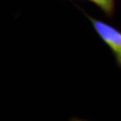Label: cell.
<instances>
[{
  "label": "cell",
  "instance_id": "7a4b0ae2",
  "mask_svg": "<svg viewBox=\"0 0 121 121\" xmlns=\"http://www.w3.org/2000/svg\"><path fill=\"white\" fill-rule=\"evenodd\" d=\"M95 4L106 16L112 18L115 14L116 0H89Z\"/></svg>",
  "mask_w": 121,
  "mask_h": 121
},
{
  "label": "cell",
  "instance_id": "6da1fadb",
  "mask_svg": "<svg viewBox=\"0 0 121 121\" xmlns=\"http://www.w3.org/2000/svg\"><path fill=\"white\" fill-rule=\"evenodd\" d=\"M75 6L88 18V20L91 22L94 30H95L96 35L109 48L112 55L114 56L117 67L121 70V30H119L116 26L112 25L111 23H108V22L91 16L77 4H75Z\"/></svg>",
  "mask_w": 121,
  "mask_h": 121
}]
</instances>
